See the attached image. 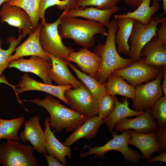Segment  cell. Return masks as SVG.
<instances>
[{
	"label": "cell",
	"mask_w": 166,
	"mask_h": 166,
	"mask_svg": "<svg viewBox=\"0 0 166 166\" xmlns=\"http://www.w3.org/2000/svg\"><path fill=\"white\" fill-rule=\"evenodd\" d=\"M118 28L117 20L110 21L107 28L108 34L105 44H99L95 48L94 53L101 58L100 67L95 78L102 84L106 82L113 71L126 68L134 61L130 58L121 57L118 53L115 43Z\"/></svg>",
	"instance_id": "cell-1"
},
{
	"label": "cell",
	"mask_w": 166,
	"mask_h": 166,
	"mask_svg": "<svg viewBox=\"0 0 166 166\" xmlns=\"http://www.w3.org/2000/svg\"><path fill=\"white\" fill-rule=\"evenodd\" d=\"M57 30L61 39H72L77 44L88 49L94 45L95 35L107 36L108 34L104 26L98 22L64 15L61 18Z\"/></svg>",
	"instance_id": "cell-2"
},
{
	"label": "cell",
	"mask_w": 166,
	"mask_h": 166,
	"mask_svg": "<svg viewBox=\"0 0 166 166\" xmlns=\"http://www.w3.org/2000/svg\"><path fill=\"white\" fill-rule=\"evenodd\" d=\"M23 101L31 102L45 109L50 115V127L58 132H61L64 129L66 132H71L88 118L66 107L49 94L43 99L36 98L24 99Z\"/></svg>",
	"instance_id": "cell-3"
},
{
	"label": "cell",
	"mask_w": 166,
	"mask_h": 166,
	"mask_svg": "<svg viewBox=\"0 0 166 166\" xmlns=\"http://www.w3.org/2000/svg\"><path fill=\"white\" fill-rule=\"evenodd\" d=\"M66 13L64 10L55 21L51 23L46 22L42 25L39 33V40L45 51L68 64L69 62L68 58L75 50L74 48L63 44L57 30L61 18Z\"/></svg>",
	"instance_id": "cell-4"
},
{
	"label": "cell",
	"mask_w": 166,
	"mask_h": 166,
	"mask_svg": "<svg viewBox=\"0 0 166 166\" xmlns=\"http://www.w3.org/2000/svg\"><path fill=\"white\" fill-rule=\"evenodd\" d=\"M34 150L30 145L8 140L0 144V163L3 166H38Z\"/></svg>",
	"instance_id": "cell-5"
},
{
	"label": "cell",
	"mask_w": 166,
	"mask_h": 166,
	"mask_svg": "<svg viewBox=\"0 0 166 166\" xmlns=\"http://www.w3.org/2000/svg\"><path fill=\"white\" fill-rule=\"evenodd\" d=\"M113 138L108 141L105 145L100 147L95 146L94 148L87 147L89 150L87 152L80 155L81 158L94 154L95 158L101 157L104 159L105 154L112 150H117L121 152L125 160L128 162L136 164L142 158V156L136 151L132 150L128 146L129 140L131 135L128 129L125 130L121 134L113 131L111 132Z\"/></svg>",
	"instance_id": "cell-6"
},
{
	"label": "cell",
	"mask_w": 166,
	"mask_h": 166,
	"mask_svg": "<svg viewBox=\"0 0 166 166\" xmlns=\"http://www.w3.org/2000/svg\"><path fill=\"white\" fill-rule=\"evenodd\" d=\"M162 18L160 14L152 18L146 26L136 20L128 42L131 45L128 55L130 58L136 61L140 58L142 49L156 35L157 26L160 23Z\"/></svg>",
	"instance_id": "cell-7"
},
{
	"label": "cell",
	"mask_w": 166,
	"mask_h": 166,
	"mask_svg": "<svg viewBox=\"0 0 166 166\" xmlns=\"http://www.w3.org/2000/svg\"><path fill=\"white\" fill-rule=\"evenodd\" d=\"M64 96L74 111L88 118L98 115L97 100L84 83L78 88L67 89Z\"/></svg>",
	"instance_id": "cell-8"
},
{
	"label": "cell",
	"mask_w": 166,
	"mask_h": 166,
	"mask_svg": "<svg viewBox=\"0 0 166 166\" xmlns=\"http://www.w3.org/2000/svg\"><path fill=\"white\" fill-rule=\"evenodd\" d=\"M144 60V57H141L127 67L113 73L121 77L134 88L143 82L148 83L158 77L161 69L145 64Z\"/></svg>",
	"instance_id": "cell-9"
},
{
	"label": "cell",
	"mask_w": 166,
	"mask_h": 166,
	"mask_svg": "<svg viewBox=\"0 0 166 166\" xmlns=\"http://www.w3.org/2000/svg\"><path fill=\"white\" fill-rule=\"evenodd\" d=\"M162 78L163 72L161 69L156 78L145 84L141 83L137 85L135 88L132 108L136 111L144 112L151 109L156 102L162 97Z\"/></svg>",
	"instance_id": "cell-10"
},
{
	"label": "cell",
	"mask_w": 166,
	"mask_h": 166,
	"mask_svg": "<svg viewBox=\"0 0 166 166\" xmlns=\"http://www.w3.org/2000/svg\"><path fill=\"white\" fill-rule=\"evenodd\" d=\"M1 23L6 22L9 25L19 29L20 33L22 31V38L33 32L31 18L23 9L17 6L10 5L4 3L0 10Z\"/></svg>",
	"instance_id": "cell-11"
},
{
	"label": "cell",
	"mask_w": 166,
	"mask_h": 166,
	"mask_svg": "<svg viewBox=\"0 0 166 166\" xmlns=\"http://www.w3.org/2000/svg\"><path fill=\"white\" fill-rule=\"evenodd\" d=\"M16 86L14 92L21 104L22 103L19 99L18 94L28 91L38 90L45 92L54 96L67 105H69V102L65 97L64 93L67 89L73 88L71 85L56 86L42 83L33 79L28 74L25 73L22 76Z\"/></svg>",
	"instance_id": "cell-12"
},
{
	"label": "cell",
	"mask_w": 166,
	"mask_h": 166,
	"mask_svg": "<svg viewBox=\"0 0 166 166\" xmlns=\"http://www.w3.org/2000/svg\"><path fill=\"white\" fill-rule=\"evenodd\" d=\"M13 67L21 71L34 73L40 77L45 83L52 84V80L49 76V71L52 67V64L41 57L33 56L29 59L21 57L12 60L8 68Z\"/></svg>",
	"instance_id": "cell-13"
},
{
	"label": "cell",
	"mask_w": 166,
	"mask_h": 166,
	"mask_svg": "<svg viewBox=\"0 0 166 166\" xmlns=\"http://www.w3.org/2000/svg\"><path fill=\"white\" fill-rule=\"evenodd\" d=\"M24 126V129L20 132V140L24 142L29 141L38 152L46 153L45 136L39 117L34 116L25 123Z\"/></svg>",
	"instance_id": "cell-14"
},
{
	"label": "cell",
	"mask_w": 166,
	"mask_h": 166,
	"mask_svg": "<svg viewBox=\"0 0 166 166\" xmlns=\"http://www.w3.org/2000/svg\"><path fill=\"white\" fill-rule=\"evenodd\" d=\"M68 60L76 63L83 73L95 78L101 62L100 56L84 47L80 48L78 51L71 53Z\"/></svg>",
	"instance_id": "cell-15"
},
{
	"label": "cell",
	"mask_w": 166,
	"mask_h": 166,
	"mask_svg": "<svg viewBox=\"0 0 166 166\" xmlns=\"http://www.w3.org/2000/svg\"><path fill=\"white\" fill-rule=\"evenodd\" d=\"M42 26V25L39 24L28 38L15 48L14 51L15 53L10 57L11 61L24 56H35L41 57L51 63L50 57L43 50L40 43L39 33Z\"/></svg>",
	"instance_id": "cell-16"
},
{
	"label": "cell",
	"mask_w": 166,
	"mask_h": 166,
	"mask_svg": "<svg viewBox=\"0 0 166 166\" xmlns=\"http://www.w3.org/2000/svg\"><path fill=\"white\" fill-rule=\"evenodd\" d=\"M150 111L151 109L133 119H130L126 117L121 119L115 124V130L121 131L131 129L142 133L155 131L158 125L156 122L152 118Z\"/></svg>",
	"instance_id": "cell-17"
},
{
	"label": "cell",
	"mask_w": 166,
	"mask_h": 166,
	"mask_svg": "<svg viewBox=\"0 0 166 166\" xmlns=\"http://www.w3.org/2000/svg\"><path fill=\"white\" fill-rule=\"evenodd\" d=\"M119 10L117 6L105 10L99 9L93 7H80L66 12L64 16L72 18L82 17L98 22L107 28L110 22V18Z\"/></svg>",
	"instance_id": "cell-18"
},
{
	"label": "cell",
	"mask_w": 166,
	"mask_h": 166,
	"mask_svg": "<svg viewBox=\"0 0 166 166\" xmlns=\"http://www.w3.org/2000/svg\"><path fill=\"white\" fill-rule=\"evenodd\" d=\"M47 53V52H46ZM51 60L52 67L49 76L58 85H71L73 89L80 87L83 83L78 81L70 72L68 64L47 53Z\"/></svg>",
	"instance_id": "cell-19"
},
{
	"label": "cell",
	"mask_w": 166,
	"mask_h": 166,
	"mask_svg": "<svg viewBox=\"0 0 166 166\" xmlns=\"http://www.w3.org/2000/svg\"><path fill=\"white\" fill-rule=\"evenodd\" d=\"M128 130L131 135L128 144L138 148L141 152L142 157L146 160L151 159L154 152L160 151L155 139V131L142 133L131 129Z\"/></svg>",
	"instance_id": "cell-20"
},
{
	"label": "cell",
	"mask_w": 166,
	"mask_h": 166,
	"mask_svg": "<svg viewBox=\"0 0 166 166\" xmlns=\"http://www.w3.org/2000/svg\"><path fill=\"white\" fill-rule=\"evenodd\" d=\"M45 128L44 133L46 140V151L49 155H51L58 159L65 166L66 165V156L69 160L72 156V152L70 147L65 145L57 139L51 129L49 124V117L45 122Z\"/></svg>",
	"instance_id": "cell-21"
},
{
	"label": "cell",
	"mask_w": 166,
	"mask_h": 166,
	"mask_svg": "<svg viewBox=\"0 0 166 166\" xmlns=\"http://www.w3.org/2000/svg\"><path fill=\"white\" fill-rule=\"evenodd\" d=\"M140 56L144 57L145 64L160 68L166 65V45L159 44L156 35L143 47Z\"/></svg>",
	"instance_id": "cell-22"
},
{
	"label": "cell",
	"mask_w": 166,
	"mask_h": 166,
	"mask_svg": "<svg viewBox=\"0 0 166 166\" xmlns=\"http://www.w3.org/2000/svg\"><path fill=\"white\" fill-rule=\"evenodd\" d=\"M104 123L103 119L96 116L88 118L77 128L62 144L70 147L74 143L82 138L89 140L95 138L100 127Z\"/></svg>",
	"instance_id": "cell-23"
},
{
	"label": "cell",
	"mask_w": 166,
	"mask_h": 166,
	"mask_svg": "<svg viewBox=\"0 0 166 166\" xmlns=\"http://www.w3.org/2000/svg\"><path fill=\"white\" fill-rule=\"evenodd\" d=\"M151 0H144L136 10L132 12L127 11V13L116 14L114 19L129 18L134 19L142 23L144 25H147L152 17L160 8L159 1H153L152 5L150 6Z\"/></svg>",
	"instance_id": "cell-24"
},
{
	"label": "cell",
	"mask_w": 166,
	"mask_h": 166,
	"mask_svg": "<svg viewBox=\"0 0 166 166\" xmlns=\"http://www.w3.org/2000/svg\"><path fill=\"white\" fill-rule=\"evenodd\" d=\"M129 104L127 97L122 99L121 103L117 99L112 112L109 116L103 119L104 123L111 133L113 131L116 124L120 120L129 117L139 116L144 113L131 109L129 107Z\"/></svg>",
	"instance_id": "cell-25"
},
{
	"label": "cell",
	"mask_w": 166,
	"mask_h": 166,
	"mask_svg": "<svg viewBox=\"0 0 166 166\" xmlns=\"http://www.w3.org/2000/svg\"><path fill=\"white\" fill-rule=\"evenodd\" d=\"M106 94L118 95L134 99L135 88L127 83L121 77L113 73L108 77L106 82L103 83Z\"/></svg>",
	"instance_id": "cell-26"
},
{
	"label": "cell",
	"mask_w": 166,
	"mask_h": 166,
	"mask_svg": "<svg viewBox=\"0 0 166 166\" xmlns=\"http://www.w3.org/2000/svg\"><path fill=\"white\" fill-rule=\"evenodd\" d=\"M136 20L129 18L117 20L118 28L115 36V43L117 50L120 53L128 55L130 46L128 43Z\"/></svg>",
	"instance_id": "cell-27"
},
{
	"label": "cell",
	"mask_w": 166,
	"mask_h": 166,
	"mask_svg": "<svg viewBox=\"0 0 166 166\" xmlns=\"http://www.w3.org/2000/svg\"><path fill=\"white\" fill-rule=\"evenodd\" d=\"M68 65L75 73L77 78L85 85L93 96L96 98L98 102L106 94L104 84L100 83L95 78L80 71L70 62H69Z\"/></svg>",
	"instance_id": "cell-28"
},
{
	"label": "cell",
	"mask_w": 166,
	"mask_h": 166,
	"mask_svg": "<svg viewBox=\"0 0 166 166\" xmlns=\"http://www.w3.org/2000/svg\"><path fill=\"white\" fill-rule=\"evenodd\" d=\"M25 120L24 117L10 120L0 118V140H20L18 133Z\"/></svg>",
	"instance_id": "cell-29"
},
{
	"label": "cell",
	"mask_w": 166,
	"mask_h": 166,
	"mask_svg": "<svg viewBox=\"0 0 166 166\" xmlns=\"http://www.w3.org/2000/svg\"><path fill=\"white\" fill-rule=\"evenodd\" d=\"M41 0H16L6 2L10 5L20 7L25 10L29 15L31 20L33 31L38 27L40 18L38 11Z\"/></svg>",
	"instance_id": "cell-30"
},
{
	"label": "cell",
	"mask_w": 166,
	"mask_h": 166,
	"mask_svg": "<svg viewBox=\"0 0 166 166\" xmlns=\"http://www.w3.org/2000/svg\"><path fill=\"white\" fill-rule=\"evenodd\" d=\"M22 38V34L20 33L17 39L14 37L8 38L6 42L7 43H9L10 45L7 49H3L2 48L3 41L0 39V76L2 74L4 71L8 68L12 54L14 51L16 47L21 43Z\"/></svg>",
	"instance_id": "cell-31"
},
{
	"label": "cell",
	"mask_w": 166,
	"mask_h": 166,
	"mask_svg": "<svg viewBox=\"0 0 166 166\" xmlns=\"http://www.w3.org/2000/svg\"><path fill=\"white\" fill-rule=\"evenodd\" d=\"M151 116L157 121L158 127L166 126V96H164L157 100L151 109Z\"/></svg>",
	"instance_id": "cell-32"
},
{
	"label": "cell",
	"mask_w": 166,
	"mask_h": 166,
	"mask_svg": "<svg viewBox=\"0 0 166 166\" xmlns=\"http://www.w3.org/2000/svg\"><path fill=\"white\" fill-rule=\"evenodd\" d=\"M116 95L106 94L98 102V116L104 119L109 116L114 108L117 99Z\"/></svg>",
	"instance_id": "cell-33"
},
{
	"label": "cell",
	"mask_w": 166,
	"mask_h": 166,
	"mask_svg": "<svg viewBox=\"0 0 166 166\" xmlns=\"http://www.w3.org/2000/svg\"><path fill=\"white\" fill-rule=\"evenodd\" d=\"M120 0H77L74 8L96 6L99 9L105 10L117 6Z\"/></svg>",
	"instance_id": "cell-34"
},
{
	"label": "cell",
	"mask_w": 166,
	"mask_h": 166,
	"mask_svg": "<svg viewBox=\"0 0 166 166\" xmlns=\"http://www.w3.org/2000/svg\"><path fill=\"white\" fill-rule=\"evenodd\" d=\"M68 0H41L38 9V16L42 20L41 24L43 25L46 22L45 18V12L49 7L56 5L60 10L65 9L68 3Z\"/></svg>",
	"instance_id": "cell-35"
},
{
	"label": "cell",
	"mask_w": 166,
	"mask_h": 166,
	"mask_svg": "<svg viewBox=\"0 0 166 166\" xmlns=\"http://www.w3.org/2000/svg\"><path fill=\"white\" fill-rule=\"evenodd\" d=\"M155 136L160 151H166V126L162 127H158L155 131Z\"/></svg>",
	"instance_id": "cell-36"
},
{
	"label": "cell",
	"mask_w": 166,
	"mask_h": 166,
	"mask_svg": "<svg viewBox=\"0 0 166 166\" xmlns=\"http://www.w3.org/2000/svg\"><path fill=\"white\" fill-rule=\"evenodd\" d=\"M160 23L161 25L156 33L157 42L160 44L166 45V17L162 18Z\"/></svg>",
	"instance_id": "cell-37"
},
{
	"label": "cell",
	"mask_w": 166,
	"mask_h": 166,
	"mask_svg": "<svg viewBox=\"0 0 166 166\" xmlns=\"http://www.w3.org/2000/svg\"><path fill=\"white\" fill-rule=\"evenodd\" d=\"M49 166H64L58 159L50 155H47L46 153H44Z\"/></svg>",
	"instance_id": "cell-38"
},
{
	"label": "cell",
	"mask_w": 166,
	"mask_h": 166,
	"mask_svg": "<svg viewBox=\"0 0 166 166\" xmlns=\"http://www.w3.org/2000/svg\"><path fill=\"white\" fill-rule=\"evenodd\" d=\"M160 68L163 72V81L161 84V89L164 93V96H166V65L162 66Z\"/></svg>",
	"instance_id": "cell-39"
},
{
	"label": "cell",
	"mask_w": 166,
	"mask_h": 166,
	"mask_svg": "<svg viewBox=\"0 0 166 166\" xmlns=\"http://www.w3.org/2000/svg\"><path fill=\"white\" fill-rule=\"evenodd\" d=\"M149 162H152L155 161H160L166 162V153L165 152L162 151L160 154L159 156H155L152 157L148 161Z\"/></svg>",
	"instance_id": "cell-40"
},
{
	"label": "cell",
	"mask_w": 166,
	"mask_h": 166,
	"mask_svg": "<svg viewBox=\"0 0 166 166\" xmlns=\"http://www.w3.org/2000/svg\"><path fill=\"white\" fill-rule=\"evenodd\" d=\"M127 5L135 8H137L144 0H122Z\"/></svg>",
	"instance_id": "cell-41"
},
{
	"label": "cell",
	"mask_w": 166,
	"mask_h": 166,
	"mask_svg": "<svg viewBox=\"0 0 166 166\" xmlns=\"http://www.w3.org/2000/svg\"><path fill=\"white\" fill-rule=\"evenodd\" d=\"M77 0H68V3L64 9L66 12L74 8L75 3Z\"/></svg>",
	"instance_id": "cell-42"
},
{
	"label": "cell",
	"mask_w": 166,
	"mask_h": 166,
	"mask_svg": "<svg viewBox=\"0 0 166 166\" xmlns=\"http://www.w3.org/2000/svg\"><path fill=\"white\" fill-rule=\"evenodd\" d=\"M0 83H3L8 85L11 87L14 91H15V88L17 87L16 85H13L10 83L7 80L6 78L4 75H2L0 76Z\"/></svg>",
	"instance_id": "cell-43"
},
{
	"label": "cell",
	"mask_w": 166,
	"mask_h": 166,
	"mask_svg": "<svg viewBox=\"0 0 166 166\" xmlns=\"http://www.w3.org/2000/svg\"><path fill=\"white\" fill-rule=\"evenodd\" d=\"M158 0L159 1L160 0H153V1ZM162 8L164 10V12L161 14L160 15L163 16L166 13V0H162Z\"/></svg>",
	"instance_id": "cell-44"
},
{
	"label": "cell",
	"mask_w": 166,
	"mask_h": 166,
	"mask_svg": "<svg viewBox=\"0 0 166 166\" xmlns=\"http://www.w3.org/2000/svg\"><path fill=\"white\" fill-rule=\"evenodd\" d=\"M11 0H0V6L3 3L5 2H10Z\"/></svg>",
	"instance_id": "cell-45"
},
{
	"label": "cell",
	"mask_w": 166,
	"mask_h": 166,
	"mask_svg": "<svg viewBox=\"0 0 166 166\" xmlns=\"http://www.w3.org/2000/svg\"><path fill=\"white\" fill-rule=\"evenodd\" d=\"M14 0H11V1H14Z\"/></svg>",
	"instance_id": "cell-46"
}]
</instances>
